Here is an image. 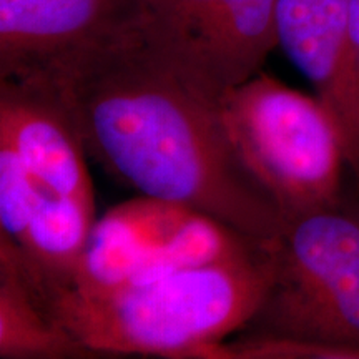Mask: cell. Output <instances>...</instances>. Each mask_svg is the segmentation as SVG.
<instances>
[{"instance_id":"4","label":"cell","mask_w":359,"mask_h":359,"mask_svg":"<svg viewBox=\"0 0 359 359\" xmlns=\"http://www.w3.org/2000/svg\"><path fill=\"white\" fill-rule=\"evenodd\" d=\"M263 248L269 285L243 333L359 349V218L339 208L298 215Z\"/></svg>"},{"instance_id":"6","label":"cell","mask_w":359,"mask_h":359,"mask_svg":"<svg viewBox=\"0 0 359 359\" xmlns=\"http://www.w3.org/2000/svg\"><path fill=\"white\" fill-rule=\"evenodd\" d=\"M278 0H135L150 47L210 100L262 72L276 37Z\"/></svg>"},{"instance_id":"1","label":"cell","mask_w":359,"mask_h":359,"mask_svg":"<svg viewBox=\"0 0 359 359\" xmlns=\"http://www.w3.org/2000/svg\"><path fill=\"white\" fill-rule=\"evenodd\" d=\"M17 82L50 90L85 154L142 196L203 213L258 245L281 235L288 218L238 154L219 103L183 79L132 20Z\"/></svg>"},{"instance_id":"3","label":"cell","mask_w":359,"mask_h":359,"mask_svg":"<svg viewBox=\"0 0 359 359\" xmlns=\"http://www.w3.org/2000/svg\"><path fill=\"white\" fill-rule=\"evenodd\" d=\"M219 109L238 154L286 218L339 208L346 147L320 98L259 72Z\"/></svg>"},{"instance_id":"10","label":"cell","mask_w":359,"mask_h":359,"mask_svg":"<svg viewBox=\"0 0 359 359\" xmlns=\"http://www.w3.org/2000/svg\"><path fill=\"white\" fill-rule=\"evenodd\" d=\"M97 358L53 320L30 288L19 245L0 231V359Z\"/></svg>"},{"instance_id":"9","label":"cell","mask_w":359,"mask_h":359,"mask_svg":"<svg viewBox=\"0 0 359 359\" xmlns=\"http://www.w3.org/2000/svg\"><path fill=\"white\" fill-rule=\"evenodd\" d=\"M0 142L50 190L95 203L79 133L43 85L0 80Z\"/></svg>"},{"instance_id":"5","label":"cell","mask_w":359,"mask_h":359,"mask_svg":"<svg viewBox=\"0 0 359 359\" xmlns=\"http://www.w3.org/2000/svg\"><path fill=\"white\" fill-rule=\"evenodd\" d=\"M245 238L218 219L185 206L140 196L95 222L75 278L83 293L155 281L243 255Z\"/></svg>"},{"instance_id":"2","label":"cell","mask_w":359,"mask_h":359,"mask_svg":"<svg viewBox=\"0 0 359 359\" xmlns=\"http://www.w3.org/2000/svg\"><path fill=\"white\" fill-rule=\"evenodd\" d=\"M19 258L47 313L95 356L215 359L217 344L253 320L269 285L263 245L243 257L102 293L45 280L20 246Z\"/></svg>"},{"instance_id":"8","label":"cell","mask_w":359,"mask_h":359,"mask_svg":"<svg viewBox=\"0 0 359 359\" xmlns=\"http://www.w3.org/2000/svg\"><path fill=\"white\" fill-rule=\"evenodd\" d=\"M135 0H0V80H29L132 20Z\"/></svg>"},{"instance_id":"13","label":"cell","mask_w":359,"mask_h":359,"mask_svg":"<svg viewBox=\"0 0 359 359\" xmlns=\"http://www.w3.org/2000/svg\"><path fill=\"white\" fill-rule=\"evenodd\" d=\"M217 359H359V349L290 336L243 333L233 343H219Z\"/></svg>"},{"instance_id":"14","label":"cell","mask_w":359,"mask_h":359,"mask_svg":"<svg viewBox=\"0 0 359 359\" xmlns=\"http://www.w3.org/2000/svg\"><path fill=\"white\" fill-rule=\"evenodd\" d=\"M351 30L354 48H356V55L359 62V0H351Z\"/></svg>"},{"instance_id":"12","label":"cell","mask_w":359,"mask_h":359,"mask_svg":"<svg viewBox=\"0 0 359 359\" xmlns=\"http://www.w3.org/2000/svg\"><path fill=\"white\" fill-rule=\"evenodd\" d=\"M37 195V178L11 147L0 142V231L17 243L25 235Z\"/></svg>"},{"instance_id":"7","label":"cell","mask_w":359,"mask_h":359,"mask_svg":"<svg viewBox=\"0 0 359 359\" xmlns=\"http://www.w3.org/2000/svg\"><path fill=\"white\" fill-rule=\"evenodd\" d=\"M276 37L333 114L349 167L359 175V62L351 0H278Z\"/></svg>"},{"instance_id":"11","label":"cell","mask_w":359,"mask_h":359,"mask_svg":"<svg viewBox=\"0 0 359 359\" xmlns=\"http://www.w3.org/2000/svg\"><path fill=\"white\" fill-rule=\"evenodd\" d=\"M37 182V201L19 246L25 262L40 276L70 286L77 278L95 224V203L60 195Z\"/></svg>"}]
</instances>
